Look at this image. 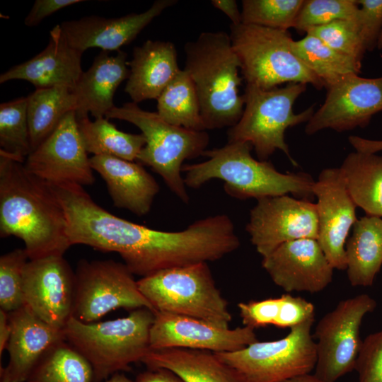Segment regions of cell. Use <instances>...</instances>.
Segmentation results:
<instances>
[{
  "label": "cell",
  "instance_id": "29",
  "mask_svg": "<svg viewBox=\"0 0 382 382\" xmlns=\"http://www.w3.org/2000/svg\"><path fill=\"white\" fill-rule=\"evenodd\" d=\"M77 124L87 152L93 156H108L134 161L146 144L141 133L120 131L105 117L93 121L88 117L78 118Z\"/></svg>",
  "mask_w": 382,
  "mask_h": 382
},
{
  "label": "cell",
  "instance_id": "47",
  "mask_svg": "<svg viewBox=\"0 0 382 382\" xmlns=\"http://www.w3.org/2000/svg\"><path fill=\"white\" fill-rule=\"evenodd\" d=\"M105 382H133L129 378H127L125 374L116 373L111 376L110 378L106 380Z\"/></svg>",
  "mask_w": 382,
  "mask_h": 382
},
{
  "label": "cell",
  "instance_id": "6",
  "mask_svg": "<svg viewBox=\"0 0 382 382\" xmlns=\"http://www.w3.org/2000/svg\"><path fill=\"white\" fill-rule=\"evenodd\" d=\"M306 89V84L301 83H289L270 90L246 84L243 112L239 121L228 130V142L250 143L260 161H267L279 149L297 166L291 156L284 133L290 127L308 122L314 113V105L300 113L294 112L295 101Z\"/></svg>",
  "mask_w": 382,
  "mask_h": 382
},
{
  "label": "cell",
  "instance_id": "21",
  "mask_svg": "<svg viewBox=\"0 0 382 382\" xmlns=\"http://www.w3.org/2000/svg\"><path fill=\"white\" fill-rule=\"evenodd\" d=\"M11 335L6 345L8 365L1 369L9 382H25L30 372L54 345L65 340L64 329L54 328L27 306L8 313Z\"/></svg>",
  "mask_w": 382,
  "mask_h": 382
},
{
  "label": "cell",
  "instance_id": "22",
  "mask_svg": "<svg viewBox=\"0 0 382 382\" xmlns=\"http://www.w3.org/2000/svg\"><path fill=\"white\" fill-rule=\"evenodd\" d=\"M90 163L105 182L116 207L137 216L149 213L159 185L141 164L108 156H93Z\"/></svg>",
  "mask_w": 382,
  "mask_h": 382
},
{
  "label": "cell",
  "instance_id": "8",
  "mask_svg": "<svg viewBox=\"0 0 382 382\" xmlns=\"http://www.w3.org/2000/svg\"><path fill=\"white\" fill-rule=\"evenodd\" d=\"M231 44L246 84L264 90L284 83L311 84L320 89L323 82L299 59L291 48L288 30L253 24H231Z\"/></svg>",
  "mask_w": 382,
  "mask_h": 382
},
{
  "label": "cell",
  "instance_id": "2",
  "mask_svg": "<svg viewBox=\"0 0 382 382\" xmlns=\"http://www.w3.org/2000/svg\"><path fill=\"white\" fill-rule=\"evenodd\" d=\"M248 142H228L219 149L206 150L202 156L208 159L195 164H185L182 172L187 187L198 188L207 181L224 182L225 192L231 197L246 199L291 194L301 199L314 198V180L305 173H282L267 161L255 159Z\"/></svg>",
  "mask_w": 382,
  "mask_h": 382
},
{
  "label": "cell",
  "instance_id": "15",
  "mask_svg": "<svg viewBox=\"0 0 382 382\" xmlns=\"http://www.w3.org/2000/svg\"><path fill=\"white\" fill-rule=\"evenodd\" d=\"M74 272L64 256L28 260L23 272L25 304L49 325L64 329L71 317Z\"/></svg>",
  "mask_w": 382,
  "mask_h": 382
},
{
  "label": "cell",
  "instance_id": "3",
  "mask_svg": "<svg viewBox=\"0 0 382 382\" xmlns=\"http://www.w3.org/2000/svg\"><path fill=\"white\" fill-rule=\"evenodd\" d=\"M185 66L195 86L205 129L233 127L244 109L238 87L241 64L224 31L202 32L184 46Z\"/></svg>",
  "mask_w": 382,
  "mask_h": 382
},
{
  "label": "cell",
  "instance_id": "31",
  "mask_svg": "<svg viewBox=\"0 0 382 382\" xmlns=\"http://www.w3.org/2000/svg\"><path fill=\"white\" fill-rule=\"evenodd\" d=\"M157 113L173 125L204 131L199 98L189 74L180 69L157 98Z\"/></svg>",
  "mask_w": 382,
  "mask_h": 382
},
{
  "label": "cell",
  "instance_id": "38",
  "mask_svg": "<svg viewBox=\"0 0 382 382\" xmlns=\"http://www.w3.org/2000/svg\"><path fill=\"white\" fill-rule=\"evenodd\" d=\"M355 370L359 382H382V329L362 340Z\"/></svg>",
  "mask_w": 382,
  "mask_h": 382
},
{
  "label": "cell",
  "instance_id": "23",
  "mask_svg": "<svg viewBox=\"0 0 382 382\" xmlns=\"http://www.w3.org/2000/svg\"><path fill=\"white\" fill-rule=\"evenodd\" d=\"M127 54L122 50L110 55L106 51L98 54L91 66L83 71L73 88L76 98V118L105 117L115 105L113 98L120 83L127 79Z\"/></svg>",
  "mask_w": 382,
  "mask_h": 382
},
{
  "label": "cell",
  "instance_id": "10",
  "mask_svg": "<svg viewBox=\"0 0 382 382\" xmlns=\"http://www.w3.org/2000/svg\"><path fill=\"white\" fill-rule=\"evenodd\" d=\"M133 275L125 264L114 260H81L75 272L71 317L91 323L120 308H147L154 313Z\"/></svg>",
  "mask_w": 382,
  "mask_h": 382
},
{
  "label": "cell",
  "instance_id": "33",
  "mask_svg": "<svg viewBox=\"0 0 382 382\" xmlns=\"http://www.w3.org/2000/svg\"><path fill=\"white\" fill-rule=\"evenodd\" d=\"M27 97L0 105V153L24 163L32 151Z\"/></svg>",
  "mask_w": 382,
  "mask_h": 382
},
{
  "label": "cell",
  "instance_id": "20",
  "mask_svg": "<svg viewBox=\"0 0 382 382\" xmlns=\"http://www.w3.org/2000/svg\"><path fill=\"white\" fill-rule=\"evenodd\" d=\"M83 53L68 43L60 25H57L50 32L45 48L33 58L2 73L0 83L24 80L36 89L57 86L73 88L83 72Z\"/></svg>",
  "mask_w": 382,
  "mask_h": 382
},
{
  "label": "cell",
  "instance_id": "48",
  "mask_svg": "<svg viewBox=\"0 0 382 382\" xmlns=\"http://www.w3.org/2000/svg\"><path fill=\"white\" fill-rule=\"evenodd\" d=\"M1 382H9L7 375L1 369Z\"/></svg>",
  "mask_w": 382,
  "mask_h": 382
},
{
  "label": "cell",
  "instance_id": "9",
  "mask_svg": "<svg viewBox=\"0 0 382 382\" xmlns=\"http://www.w3.org/2000/svg\"><path fill=\"white\" fill-rule=\"evenodd\" d=\"M313 321L310 319L290 328L286 337L277 340H257L237 351L214 353L244 382H282L309 374L317 360L311 332Z\"/></svg>",
  "mask_w": 382,
  "mask_h": 382
},
{
  "label": "cell",
  "instance_id": "37",
  "mask_svg": "<svg viewBox=\"0 0 382 382\" xmlns=\"http://www.w3.org/2000/svg\"><path fill=\"white\" fill-rule=\"evenodd\" d=\"M356 18L337 20L315 27L306 34L317 37L332 49L361 63L366 50Z\"/></svg>",
  "mask_w": 382,
  "mask_h": 382
},
{
  "label": "cell",
  "instance_id": "11",
  "mask_svg": "<svg viewBox=\"0 0 382 382\" xmlns=\"http://www.w3.org/2000/svg\"><path fill=\"white\" fill-rule=\"evenodd\" d=\"M376 301L366 294L340 301L318 321L315 375L325 382H335L355 369L362 340L360 327L364 316L373 312Z\"/></svg>",
  "mask_w": 382,
  "mask_h": 382
},
{
  "label": "cell",
  "instance_id": "4",
  "mask_svg": "<svg viewBox=\"0 0 382 382\" xmlns=\"http://www.w3.org/2000/svg\"><path fill=\"white\" fill-rule=\"evenodd\" d=\"M154 320V313L147 308L99 323H86L71 317L64 333L65 340L91 364L93 382H101L141 361L150 349Z\"/></svg>",
  "mask_w": 382,
  "mask_h": 382
},
{
  "label": "cell",
  "instance_id": "14",
  "mask_svg": "<svg viewBox=\"0 0 382 382\" xmlns=\"http://www.w3.org/2000/svg\"><path fill=\"white\" fill-rule=\"evenodd\" d=\"M382 111V76L364 78L349 75L327 88L323 104L307 122L311 135L325 129L341 132L366 127Z\"/></svg>",
  "mask_w": 382,
  "mask_h": 382
},
{
  "label": "cell",
  "instance_id": "13",
  "mask_svg": "<svg viewBox=\"0 0 382 382\" xmlns=\"http://www.w3.org/2000/svg\"><path fill=\"white\" fill-rule=\"evenodd\" d=\"M80 134L76 112H69L54 131L28 156L25 168L52 185H91L95 181Z\"/></svg>",
  "mask_w": 382,
  "mask_h": 382
},
{
  "label": "cell",
  "instance_id": "7",
  "mask_svg": "<svg viewBox=\"0 0 382 382\" xmlns=\"http://www.w3.org/2000/svg\"><path fill=\"white\" fill-rule=\"evenodd\" d=\"M154 311L192 317L229 328L232 316L207 262L159 271L137 281Z\"/></svg>",
  "mask_w": 382,
  "mask_h": 382
},
{
  "label": "cell",
  "instance_id": "17",
  "mask_svg": "<svg viewBox=\"0 0 382 382\" xmlns=\"http://www.w3.org/2000/svg\"><path fill=\"white\" fill-rule=\"evenodd\" d=\"M313 191L318 220V241L334 269H347L345 245L357 221L356 205L351 198L340 168H328L315 181Z\"/></svg>",
  "mask_w": 382,
  "mask_h": 382
},
{
  "label": "cell",
  "instance_id": "40",
  "mask_svg": "<svg viewBox=\"0 0 382 382\" xmlns=\"http://www.w3.org/2000/svg\"><path fill=\"white\" fill-rule=\"evenodd\" d=\"M280 297L238 304L244 326L255 329L274 324L279 312Z\"/></svg>",
  "mask_w": 382,
  "mask_h": 382
},
{
  "label": "cell",
  "instance_id": "41",
  "mask_svg": "<svg viewBox=\"0 0 382 382\" xmlns=\"http://www.w3.org/2000/svg\"><path fill=\"white\" fill-rule=\"evenodd\" d=\"M280 300L279 312L274 326L291 328L308 320L314 319L315 308L311 302L289 294L282 295Z\"/></svg>",
  "mask_w": 382,
  "mask_h": 382
},
{
  "label": "cell",
  "instance_id": "26",
  "mask_svg": "<svg viewBox=\"0 0 382 382\" xmlns=\"http://www.w3.org/2000/svg\"><path fill=\"white\" fill-rule=\"evenodd\" d=\"M345 251L350 284L371 286L382 266V218L366 215L357 219Z\"/></svg>",
  "mask_w": 382,
  "mask_h": 382
},
{
  "label": "cell",
  "instance_id": "19",
  "mask_svg": "<svg viewBox=\"0 0 382 382\" xmlns=\"http://www.w3.org/2000/svg\"><path fill=\"white\" fill-rule=\"evenodd\" d=\"M177 1L158 0L146 11L120 18L88 16L63 21L60 25L68 43L82 52L89 48L118 51L134 40L141 31L167 8Z\"/></svg>",
  "mask_w": 382,
  "mask_h": 382
},
{
  "label": "cell",
  "instance_id": "24",
  "mask_svg": "<svg viewBox=\"0 0 382 382\" xmlns=\"http://www.w3.org/2000/svg\"><path fill=\"white\" fill-rule=\"evenodd\" d=\"M128 66L130 73L125 91L137 104L157 100L180 71L175 46L169 41L149 40L135 47Z\"/></svg>",
  "mask_w": 382,
  "mask_h": 382
},
{
  "label": "cell",
  "instance_id": "16",
  "mask_svg": "<svg viewBox=\"0 0 382 382\" xmlns=\"http://www.w3.org/2000/svg\"><path fill=\"white\" fill-rule=\"evenodd\" d=\"M258 340L248 326L221 328L200 319L154 312L150 329V349L187 348L213 352H234Z\"/></svg>",
  "mask_w": 382,
  "mask_h": 382
},
{
  "label": "cell",
  "instance_id": "5",
  "mask_svg": "<svg viewBox=\"0 0 382 382\" xmlns=\"http://www.w3.org/2000/svg\"><path fill=\"white\" fill-rule=\"evenodd\" d=\"M105 117L129 122L146 139L137 161L151 167L183 202L189 196L181 175L183 163L203 155L209 141L205 131H195L168 123L157 112L144 110L133 102L114 107Z\"/></svg>",
  "mask_w": 382,
  "mask_h": 382
},
{
  "label": "cell",
  "instance_id": "45",
  "mask_svg": "<svg viewBox=\"0 0 382 382\" xmlns=\"http://www.w3.org/2000/svg\"><path fill=\"white\" fill-rule=\"evenodd\" d=\"M11 325L8 320V313L0 310V357L11 335Z\"/></svg>",
  "mask_w": 382,
  "mask_h": 382
},
{
  "label": "cell",
  "instance_id": "43",
  "mask_svg": "<svg viewBox=\"0 0 382 382\" xmlns=\"http://www.w3.org/2000/svg\"><path fill=\"white\" fill-rule=\"evenodd\" d=\"M136 382H183L173 372L165 369H149L140 373Z\"/></svg>",
  "mask_w": 382,
  "mask_h": 382
},
{
  "label": "cell",
  "instance_id": "35",
  "mask_svg": "<svg viewBox=\"0 0 382 382\" xmlns=\"http://www.w3.org/2000/svg\"><path fill=\"white\" fill-rule=\"evenodd\" d=\"M28 260L24 248L15 249L0 257V307L6 313L25 305L23 272Z\"/></svg>",
  "mask_w": 382,
  "mask_h": 382
},
{
  "label": "cell",
  "instance_id": "28",
  "mask_svg": "<svg viewBox=\"0 0 382 382\" xmlns=\"http://www.w3.org/2000/svg\"><path fill=\"white\" fill-rule=\"evenodd\" d=\"M27 102L32 151L54 131L69 112L76 109L73 88L66 86L37 88L27 96Z\"/></svg>",
  "mask_w": 382,
  "mask_h": 382
},
{
  "label": "cell",
  "instance_id": "25",
  "mask_svg": "<svg viewBox=\"0 0 382 382\" xmlns=\"http://www.w3.org/2000/svg\"><path fill=\"white\" fill-rule=\"evenodd\" d=\"M141 362L149 369L169 370L183 382H244L233 368L207 350L149 349Z\"/></svg>",
  "mask_w": 382,
  "mask_h": 382
},
{
  "label": "cell",
  "instance_id": "44",
  "mask_svg": "<svg viewBox=\"0 0 382 382\" xmlns=\"http://www.w3.org/2000/svg\"><path fill=\"white\" fill-rule=\"evenodd\" d=\"M212 4L221 11L231 21V24L238 25L242 23L241 12L237 2L234 0H212Z\"/></svg>",
  "mask_w": 382,
  "mask_h": 382
},
{
  "label": "cell",
  "instance_id": "34",
  "mask_svg": "<svg viewBox=\"0 0 382 382\" xmlns=\"http://www.w3.org/2000/svg\"><path fill=\"white\" fill-rule=\"evenodd\" d=\"M304 0H243L242 23L288 30L294 28Z\"/></svg>",
  "mask_w": 382,
  "mask_h": 382
},
{
  "label": "cell",
  "instance_id": "1",
  "mask_svg": "<svg viewBox=\"0 0 382 382\" xmlns=\"http://www.w3.org/2000/svg\"><path fill=\"white\" fill-rule=\"evenodd\" d=\"M16 236L29 260L63 256L71 246L64 211L51 185L0 153V236Z\"/></svg>",
  "mask_w": 382,
  "mask_h": 382
},
{
  "label": "cell",
  "instance_id": "36",
  "mask_svg": "<svg viewBox=\"0 0 382 382\" xmlns=\"http://www.w3.org/2000/svg\"><path fill=\"white\" fill-rule=\"evenodd\" d=\"M359 4L355 0H308L300 9L294 28L299 33L331 22L356 18Z\"/></svg>",
  "mask_w": 382,
  "mask_h": 382
},
{
  "label": "cell",
  "instance_id": "27",
  "mask_svg": "<svg viewBox=\"0 0 382 382\" xmlns=\"http://www.w3.org/2000/svg\"><path fill=\"white\" fill-rule=\"evenodd\" d=\"M340 169L355 205L368 216L382 218V156L356 151Z\"/></svg>",
  "mask_w": 382,
  "mask_h": 382
},
{
  "label": "cell",
  "instance_id": "30",
  "mask_svg": "<svg viewBox=\"0 0 382 382\" xmlns=\"http://www.w3.org/2000/svg\"><path fill=\"white\" fill-rule=\"evenodd\" d=\"M291 48L326 89L349 75L360 73L361 62L332 49L316 36L306 34L299 40H293Z\"/></svg>",
  "mask_w": 382,
  "mask_h": 382
},
{
  "label": "cell",
  "instance_id": "46",
  "mask_svg": "<svg viewBox=\"0 0 382 382\" xmlns=\"http://www.w3.org/2000/svg\"><path fill=\"white\" fill-rule=\"evenodd\" d=\"M282 382H325L315 374H306L303 375H299L289 379L285 380Z\"/></svg>",
  "mask_w": 382,
  "mask_h": 382
},
{
  "label": "cell",
  "instance_id": "12",
  "mask_svg": "<svg viewBox=\"0 0 382 382\" xmlns=\"http://www.w3.org/2000/svg\"><path fill=\"white\" fill-rule=\"evenodd\" d=\"M246 231L262 257L283 243L301 238H318L315 203L288 195L257 199L250 210Z\"/></svg>",
  "mask_w": 382,
  "mask_h": 382
},
{
  "label": "cell",
  "instance_id": "49",
  "mask_svg": "<svg viewBox=\"0 0 382 382\" xmlns=\"http://www.w3.org/2000/svg\"><path fill=\"white\" fill-rule=\"evenodd\" d=\"M376 48L378 50H382V30L378 37Z\"/></svg>",
  "mask_w": 382,
  "mask_h": 382
},
{
  "label": "cell",
  "instance_id": "39",
  "mask_svg": "<svg viewBox=\"0 0 382 382\" xmlns=\"http://www.w3.org/2000/svg\"><path fill=\"white\" fill-rule=\"evenodd\" d=\"M357 22L366 51H372L382 30V0L357 1Z\"/></svg>",
  "mask_w": 382,
  "mask_h": 382
},
{
  "label": "cell",
  "instance_id": "42",
  "mask_svg": "<svg viewBox=\"0 0 382 382\" xmlns=\"http://www.w3.org/2000/svg\"><path fill=\"white\" fill-rule=\"evenodd\" d=\"M83 1L81 0H36L25 18L24 23L28 27L36 26L45 18L55 12Z\"/></svg>",
  "mask_w": 382,
  "mask_h": 382
},
{
  "label": "cell",
  "instance_id": "18",
  "mask_svg": "<svg viewBox=\"0 0 382 382\" xmlns=\"http://www.w3.org/2000/svg\"><path fill=\"white\" fill-rule=\"evenodd\" d=\"M262 266L273 282L289 293L320 292L332 282L334 270L315 238L283 243L262 257Z\"/></svg>",
  "mask_w": 382,
  "mask_h": 382
},
{
  "label": "cell",
  "instance_id": "32",
  "mask_svg": "<svg viewBox=\"0 0 382 382\" xmlns=\"http://www.w3.org/2000/svg\"><path fill=\"white\" fill-rule=\"evenodd\" d=\"M25 382H93L91 364L65 340L50 347Z\"/></svg>",
  "mask_w": 382,
  "mask_h": 382
}]
</instances>
